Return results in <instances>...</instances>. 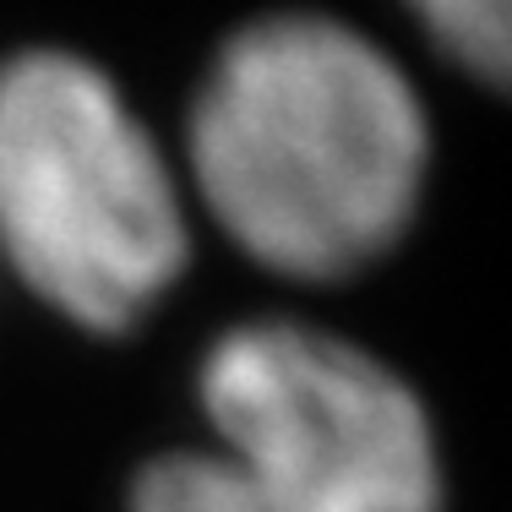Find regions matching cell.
Wrapping results in <instances>:
<instances>
[{"mask_svg": "<svg viewBox=\"0 0 512 512\" xmlns=\"http://www.w3.org/2000/svg\"><path fill=\"white\" fill-rule=\"evenodd\" d=\"M431 120L393 55L327 11H267L207 60L186 109V197L256 267L333 284L404 240Z\"/></svg>", "mask_w": 512, "mask_h": 512, "instance_id": "cell-1", "label": "cell"}, {"mask_svg": "<svg viewBox=\"0 0 512 512\" xmlns=\"http://www.w3.org/2000/svg\"><path fill=\"white\" fill-rule=\"evenodd\" d=\"M207 447L262 512H442L447 474L420 393L355 338L256 316L197 365Z\"/></svg>", "mask_w": 512, "mask_h": 512, "instance_id": "cell-3", "label": "cell"}, {"mask_svg": "<svg viewBox=\"0 0 512 512\" xmlns=\"http://www.w3.org/2000/svg\"><path fill=\"white\" fill-rule=\"evenodd\" d=\"M126 512H262L235 469L213 447H175L137 469Z\"/></svg>", "mask_w": 512, "mask_h": 512, "instance_id": "cell-4", "label": "cell"}, {"mask_svg": "<svg viewBox=\"0 0 512 512\" xmlns=\"http://www.w3.org/2000/svg\"><path fill=\"white\" fill-rule=\"evenodd\" d=\"M191 267L180 164L88 55L0 60V273L82 333H126Z\"/></svg>", "mask_w": 512, "mask_h": 512, "instance_id": "cell-2", "label": "cell"}, {"mask_svg": "<svg viewBox=\"0 0 512 512\" xmlns=\"http://www.w3.org/2000/svg\"><path fill=\"white\" fill-rule=\"evenodd\" d=\"M414 22L463 77L512 93V0H425Z\"/></svg>", "mask_w": 512, "mask_h": 512, "instance_id": "cell-5", "label": "cell"}]
</instances>
